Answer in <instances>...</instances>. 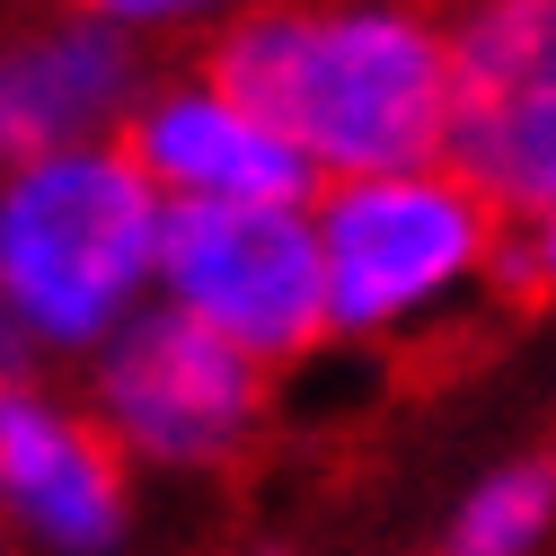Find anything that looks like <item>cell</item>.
<instances>
[{
  "label": "cell",
  "mask_w": 556,
  "mask_h": 556,
  "mask_svg": "<svg viewBox=\"0 0 556 556\" xmlns=\"http://www.w3.org/2000/svg\"><path fill=\"white\" fill-rule=\"evenodd\" d=\"M168 194L124 142L0 168V344L106 354L151 309Z\"/></svg>",
  "instance_id": "7a4b0ae2"
},
{
  "label": "cell",
  "mask_w": 556,
  "mask_h": 556,
  "mask_svg": "<svg viewBox=\"0 0 556 556\" xmlns=\"http://www.w3.org/2000/svg\"><path fill=\"white\" fill-rule=\"evenodd\" d=\"M0 513L62 556L124 539V442L36 389L0 397Z\"/></svg>",
  "instance_id": "9c48e42d"
},
{
  "label": "cell",
  "mask_w": 556,
  "mask_h": 556,
  "mask_svg": "<svg viewBox=\"0 0 556 556\" xmlns=\"http://www.w3.org/2000/svg\"><path fill=\"white\" fill-rule=\"evenodd\" d=\"M309 213H318L327 301L344 336H397L433 318L468 283H495L513 248V213L451 160L397 177H344Z\"/></svg>",
  "instance_id": "3957f363"
},
{
  "label": "cell",
  "mask_w": 556,
  "mask_h": 556,
  "mask_svg": "<svg viewBox=\"0 0 556 556\" xmlns=\"http://www.w3.org/2000/svg\"><path fill=\"white\" fill-rule=\"evenodd\" d=\"M124 151L168 203H318L327 194L301 142L274 115H256L213 62L160 72L124 124Z\"/></svg>",
  "instance_id": "52a82bcc"
},
{
  "label": "cell",
  "mask_w": 556,
  "mask_h": 556,
  "mask_svg": "<svg viewBox=\"0 0 556 556\" xmlns=\"http://www.w3.org/2000/svg\"><path fill=\"white\" fill-rule=\"evenodd\" d=\"M53 10H80L132 45H168V36H222L248 10H265V0H53Z\"/></svg>",
  "instance_id": "8fae6325"
},
{
  "label": "cell",
  "mask_w": 556,
  "mask_h": 556,
  "mask_svg": "<svg viewBox=\"0 0 556 556\" xmlns=\"http://www.w3.org/2000/svg\"><path fill=\"white\" fill-rule=\"evenodd\" d=\"M451 168L513 222L556 203V0H451Z\"/></svg>",
  "instance_id": "5b68a950"
},
{
  "label": "cell",
  "mask_w": 556,
  "mask_h": 556,
  "mask_svg": "<svg viewBox=\"0 0 556 556\" xmlns=\"http://www.w3.org/2000/svg\"><path fill=\"white\" fill-rule=\"evenodd\" d=\"M203 62L327 186L451 160V10L433 0H265Z\"/></svg>",
  "instance_id": "6da1fadb"
},
{
  "label": "cell",
  "mask_w": 556,
  "mask_h": 556,
  "mask_svg": "<svg viewBox=\"0 0 556 556\" xmlns=\"http://www.w3.org/2000/svg\"><path fill=\"white\" fill-rule=\"evenodd\" d=\"M160 301L256 363L309 354L336 327L318 213L309 203H168Z\"/></svg>",
  "instance_id": "277c9868"
},
{
  "label": "cell",
  "mask_w": 556,
  "mask_h": 556,
  "mask_svg": "<svg viewBox=\"0 0 556 556\" xmlns=\"http://www.w3.org/2000/svg\"><path fill=\"white\" fill-rule=\"evenodd\" d=\"M556 530V451L504 468V477H485L468 513L451 521V547L442 556H530L539 539Z\"/></svg>",
  "instance_id": "30bf717a"
},
{
  "label": "cell",
  "mask_w": 556,
  "mask_h": 556,
  "mask_svg": "<svg viewBox=\"0 0 556 556\" xmlns=\"http://www.w3.org/2000/svg\"><path fill=\"white\" fill-rule=\"evenodd\" d=\"M142 98H151L142 45L80 10H45L0 36V168L124 142Z\"/></svg>",
  "instance_id": "ba28073f"
},
{
  "label": "cell",
  "mask_w": 556,
  "mask_h": 556,
  "mask_svg": "<svg viewBox=\"0 0 556 556\" xmlns=\"http://www.w3.org/2000/svg\"><path fill=\"white\" fill-rule=\"evenodd\" d=\"M256 415H265V363L168 301L142 309L98 354V425L142 459L213 468L256 433Z\"/></svg>",
  "instance_id": "8992f818"
},
{
  "label": "cell",
  "mask_w": 556,
  "mask_h": 556,
  "mask_svg": "<svg viewBox=\"0 0 556 556\" xmlns=\"http://www.w3.org/2000/svg\"><path fill=\"white\" fill-rule=\"evenodd\" d=\"M504 292H556V203L513 222V248H504Z\"/></svg>",
  "instance_id": "7c38bea8"
}]
</instances>
